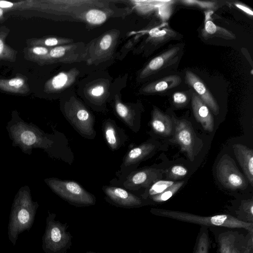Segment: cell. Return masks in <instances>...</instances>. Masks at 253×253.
Wrapping results in <instances>:
<instances>
[{"label": "cell", "instance_id": "1", "mask_svg": "<svg viewBox=\"0 0 253 253\" xmlns=\"http://www.w3.org/2000/svg\"><path fill=\"white\" fill-rule=\"evenodd\" d=\"M155 215L205 226L224 227L229 228H243L253 233L252 222L244 221L229 214L200 216L190 213L164 209H152Z\"/></svg>", "mask_w": 253, "mask_h": 253}, {"label": "cell", "instance_id": "2", "mask_svg": "<svg viewBox=\"0 0 253 253\" xmlns=\"http://www.w3.org/2000/svg\"><path fill=\"white\" fill-rule=\"evenodd\" d=\"M62 111L64 117L81 136L90 140L95 137V117L78 98L72 96L64 101Z\"/></svg>", "mask_w": 253, "mask_h": 253}, {"label": "cell", "instance_id": "3", "mask_svg": "<svg viewBox=\"0 0 253 253\" xmlns=\"http://www.w3.org/2000/svg\"><path fill=\"white\" fill-rule=\"evenodd\" d=\"M56 214L48 212L46 226L42 237V249L44 253H66L70 249L72 235L67 231V223L55 219Z\"/></svg>", "mask_w": 253, "mask_h": 253}, {"label": "cell", "instance_id": "4", "mask_svg": "<svg viewBox=\"0 0 253 253\" xmlns=\"http://www.w3.org/2000/svg\"><path fill=\"white\" fill-rule=\"evenodd\" d=\"M37 205L29 201H18L13 206L9 216L7 227L8 238L15 246L19 235L29 230L35 221Z\"/></svg>", "mask_w": 253, "mask_h": 253}, {"label": "cell", "instance_id": "5", "mask_svg": "<svg viewBox=\"0 0 253 253\" xmlns=\"http://www.w3.org/2000/svg\"><path fill=\"white\" fill-rule=\"evenodd\" d=\"M48 183L54 192L72 206L84 207L96 204L95 196L76 181L52 178Z\"/></svg>", "mask_w": 253, "mask_h": 253}, {"label": "cell", "instance_id": "6", "mask_svg": "<svg viewBox=\"0 0 253 253\" xmlns=\"http://www.w3.org/2000/svg\"><path fill=\"white\" fill-rule=\"evenodd\" d=\"M120 32L113 29L106 32L94 40L86 48L85 59L90 65L97 64L109 59L113 55Z\"/></svg>", "mask_w": 253, "mask_h": 253}, {"label": "cell", "instance_id": "7", "mask_svg": "<svg viewBox=\"0 0 253 253\" xmlns=\"http://www.w3.org/2000/svg\"><path fill=\"white\" fill-rule=\"evenodd\" d=\"M216 173L219 181L228 189L244 190L247 187V181L239 170L234 160L227 154L223 155L219 160Z\"/></svg>", "mask_w": 253, "mask_h": 253}, {"label": "cell", "instance_id": "8", "mask_svg": "<svg viewBox=\"0 0 253 253\" xmlns=\"http://www.w3.org/2000/svg\"><path fill=\"white\" fill-rule=\"evenodd\" d=\"M84 43H71L51 48L48 54L39 61L41 63H73L85 59L86 48Z\"/></svg>", "mask_w": 253, "mask_h": 253}, {"label": "cell", "instance_id": "9", "mask_svg": "<svg viewBox=\"0 0 253 253\" xmlns=\"http://www.w3.org/2000/svg\"><path fill=\"white\" fill-rule=\"evenodd\" d=\"M165 171L151 167L135 169L129 173L122 181L126 189L135 191L141 188L149 187L156 181L161 180Z\"/></svg>", "mask_w": 253, "mask_h": 253}, {"label": "cell", "instance_id": "10", "mask_svg": "<svg viewBox=\"0 0 253 253\" xmlns=\"http://www.w3.org/2000/svg\"><path fill=\"white\" fill-rule=\"evenodd\" d=\"M155 149V144L146 142L129 149L120 166L118 173L119 180L122 182L129 173L135 170L139 163L148 158Z\"/></svg>", "mask_w": 253, "mask_h": 253}, {"label": "cell", "instance_id": "11", "mask_svg": "<svg viewBox=\"0 0 253 253\" xmlns=\"http://www.w3.org/2000/svg\"><path fill=\"white\" fill-rule=\"evenodd\" d=\"M102 189L105 200L114 206L126 208H136L145 205L146 200L121 187L105 185Z\"/></svg>", "mask_w": 253, "mask_h": 253}, {"label": "cell", "instance_id": "12", "mask_svg": "<svg viewBox=\"0 0 253 253\" xmlns=\"http://www.w3.org/2000/svg\"><path fill=\"white\" fill-rule=\"evenodd\" d=\"M175 133L172 142L180 146L181 150L186 153L190 160L193 162L195 159V138L191 124L185 120L174 119Z\"/></svg>", "mask_w": 253, "mask_h": 253}, {"label": "cell", "instance_id": "13", "mask_svg": "<svg viewBox=\"0 0 253 253\" xmlns=\"http://www.w3.org/2000/svg\"><path fill=\"white\" fill-rule=\"evenodd\" d=\"M114 108L116 115L122 122L132 131H138L140 112L136 105L123 102L120 96L116 94Z\"/></svg>", "mask_w": 253, "mask_h": 253}, {"label": "cell", "instance_id": "14", "mask_svg": "<svg viewBox=\"0 0 253 253\" xmlns=\"http://www.w3.org/2000/svg\"><path fill=\"white\" fill-rule=\"evenodd\" d=\"M248 241V235L237 231H228L220 233L218 236L220 253H244Z\"/></svg>", "mask_w": 253, "mask_h": 253}, {"label": "cell", "instance_id": "15", "mask_svg": "<svg viewBox=\"0 0 253 253\" xmlns=\"http://www.w3.org/2000/svg\"><path fill=\"white\" fill-rule=\"evenodd\" d=\"M102 129L104 139L112 151L119 150L128 140L125 131L120 127L114 120L110 118L104 121Z\"/></svg>", "mask_w": 253, "mask_h": 253}, {"label": "cell", "instance_id": "16", "mask_svg": "<svg viewBox=\"0 0 253 253\" xmlns=\"http://www.w3.org/2000/svg\"><path fill=\"white\" fill-rule=\"evenodd\" d=\"M79 74L77 68L59 73L45 83L44 91L48 93L62 91L75 83Z\"/></svg>", "mask_w": 253, "mask_h": 253}, {"label": "cell", "instance_id": "17", "mask_svg": "<svg viewBox=\"0 0 253 253\" xmlns=\"http://www.w3.org/2000/svg\"><path fill=\"white\" fill-rule=\"evenodd\" d=\"M185 79L187 83L195 90L202 101L215 115L219 113V106L215 99L201 80L191 71H187Z\"/></svg>", "mask_w": 253, "mask_h": 253}, {"label": "cell", "instance_id": "18", "mask_svg": "<svg viewBox=\"0 0 253 253\" xmlns=\"http://www.w3.org/2000/svg\"><path fill=\"white\" fill-rule=\"evenodd\" d=\"M108 84L98 81L86 88L85 96L90 104L96 110L103 111L108 96Z\"/></svg>", "mask_w": 253, "mask_h": 253}, {"label": "cell", "instance_id": "19", "mask_svg": "<svg viewBox=\"0 0 253 253\" xmlns=\"http://www.w3.org/2000/svg\"><path fill=\"white\" fill-rule=\"evenodd\" d=\"M192 107L196 120L205 130L212 132L214 129L213 118L208 106L195 93L192 96Z\"/></svg>", "mask_w": 253, "mask_h": 253}, {"label": "cell", "instance_id": "20", "mask_svg": "<svg viewBox=\"0 0 253 253\" xmlns=\"http://www.w3.org/2000/svg\"><path fill=\"white\" fill-rule=\"evenodd\" d=\"M234 154L252 186L253 184V150L246 146L236 144L233 146Z\"/></svg>", "mask_w": 253, "mask_h": 253}, {"label": "cell", "instance_id": "21", "mask_svg": "<svg viewBox=\"0 0 253 253\" xmlns=\"http://www.w3.org/2000/svg\"><path fill=\"white\" fill-rule=\"evenodd\" d=\"M178 50V47H173L152 59L141 70L139 76V78L144 79L160 70L167 63H169L170 60L174 58V56L176 54Z\"/></svg>", "mask_w": 253, "mask_h": 253}, {"label": "cell", "instance_id": "22", "mask_svg": "<svg viewBox=\"0 0 253 253\" xmlns=\"http://www.w3.org/2000/svg\"><path fill=\"white\" fill-rule=\"evenodd\" d=\"M150 125L153 131L156 134L169 136L172 130V122L167 115L162 113L157 108L154 107L152 111Z\"/></svg>", "mask_w": 253, "mask_h": 253}, {"label": "cell", "instance_id": "23", "mask_svg": "<svg viewBox=\"0 0 253 253\" xmlns=\"http://www.w3.org/2000/svg\"><path fill=\"white\" fill-rule=\"evenodd\" d=\"M181 81L178 76H167L147 84L143 88L142 91L147 93L162 92L176 86Z\"/></svg>", "mask_w": 253, "mask_h": 253}, {"label": "cell", "instance_id": "24", "mask_svg": "<svg viewBox=\"0 0 253 253\" xmlns=\"http://www.w3.org/2000/svg\"><path fill=\"white\" fill-rule=\"evenodd\" d=\"M0 89L5 91L17 93H25L29 90L25 80L19 77L7 80L0 79Z\"/></svg>", "mask_w": 253, "mask_h": 253}, {"label": "cell", "instance_id": "25", "mask_svg": "<svg viewBox=\"0 0 253 253\" xmlns=\"http://www.w3.org/2000/svg\"><path fill=\"white\" fill-rule=\"evenodd\" d=\"M109 12L99 8H89L84 12L81 17L83 20L92 25L104 23L108 18Z\"/></svg>", "mask_w": 253, "mask_h": 253}, {"label": "cell", "instance_id": "26", "mask_svg": "<svg viewBox=\"0 0 253 253\" xmlns=\"http://www.w3.org/2000/svg\"><path fill=\"white\" fill-rule=\"evenodd\" d=\"M174 183L175 182L172 180H159L146 188L141 197L144 199L147 200L151 196L162 193Z\"/></svg>", "mask_w": 253, "mask_h": 253}, {"label": "cell", "instance_id": "27", "mask_svg": "<svg viewBox=\"0 0 253 253\" xmlns=\"http://www.w3.org/2000/svg\"><path fill=\"white\" fill-rule=\"evenodd\" d=\"M73 40L71 39L58 37H49L35 40L33 44L35 46H41L47 48L71 43Z\"/></svg>", "mask_w": 253, "mask_h": 253}, {"label": "cell", "instance_id": "28", "mask_svg": "<svg viewBox=\"0 0 253 253\" xmlns=\"http://www.w3.org/2000/svg\"><path fill=\"white\" fill-rule=\"evenodd\" d=\"M210 247V240L208 228L203 226L198 235L194 253H209Z\"/></svg>", "mask_w": 253, "mask_h": 253}, {"label": "cell", "instance_id": "29", "mask_svg": "<svg viewBox=\"0 0 253 253\" xmlns=\"http://www.w3.org/2000/svg\"><path fill=\"white\" fill-rule=\"evenodd\" d=\"M184 183V181L176 182L162 193L151 196L149 198L157 203H161L166 201L178 191V190L183 185Z\"/></svg>", "mask_w": 253, "mask_h": 253}, {"label": "cell", "instance_id": "30", "mask_svg": "<svg viewBox=\"0 0 253 253\" xmlns=\"http://www.w3.org/2000/svg\"><path fill=\"white\" fill-rule=\"evenodd\" d=\"M205 32L210 35L216 34V36H226L233 37V35L229 31L222 28L219 27L215 25L211 21H207L205 25Z\"/></svg>", "mask_w": 253, "mask_h": 253}, {"label": "cell", "instance_id": "31", "mask_svg": "<svg viewBox=\"0 0 253 253\" xmlns=\"http://www.w3.org/2000/svg\"><path fill=\"white\" fill-rule=\"evenodd\" d=\"M187 169L180 165L172 166L167 171L168 178L171 180H177L185 176L187 173Z\"/></svg>", "mask_w": 253, "mask_h": 253}, {"label": "cell", "instance_id": "32", "mask_svg": "<svg viewBox=\"0 0 253 253\" xmlns=\"http://www.w3.org/2000/svg\"><path fill=\"white\" fill-rule=\"evenodd\" d=\"M50 48L41 46H34L29 48L28 53L30 56H32L33 59L40 61L48 54Z\"/></svg>", "mask_w": 253, "mask_h": 253}, {"label": "cell", "instance_id": "33", "mask_svg": "<svg viewBox=\"0 0 253 253\" xmlns=\"http://www.w3.org/2000/svg\"><path fill=\"white\" fill-rule=\"evenodd\" d=\"M12 49L5 44L3 39L0 36V60L12 59Z\"/></svg>", "mask_w": 253, "mask_h": 253}, {"label": "cell", "instance_id": "34", "mask_svg": "<svg viewBox=\"0 0 253 253\" xmlns=\"http://www.w3.org/2000/svg\"><path fill=\"white\" fill-rule=\"evenodd\" d=\"M22 141L26 145H32L36 142V137L35 134L30 131L23 132L21 135Z\"/></svg>", "mask_w": 253, "mask_h": 253}, {"label": "cell", "instance_id": "35", "mask_svg": "<svg viewBox=\"0 0 253 253\" xmlns=\"http://www.w3.org/2000/svg\"><path fill=\"white\" fill-rule=\"evenodd\" d=\"M173 100L174 103L176 104L182 105L186 102L187 97L183 93L177 92L173 94Z\"/></svg>", "mask_w": 253, "mask_h": 253}, {"label": "cell", "instance_id": "36", "mask_svg": "<svg viewBox=\"0 0 253 253\" xmlns=\"http://www.w3.org/2000/svg\"><path fill=\"white\" fill-rule=\"evenodd\" d=\"M243 209L244 211L250 217L252 220L253 216V201L252 200L245 202L243 204Z\"/></svg>", "mask_w": 253, "mask_h": 253}, {"label": "cell", "instance_id": "37", "mask_svg": "<svg viewBox=\"0 0 253 253\" xmlns=\"http://www.w3.org/2000/svg\"><path fill=\"white\" fill-rule=\"evenodd\" d=\"M244 253H253V233L248 234L247 244Z\"/></svg>", "mask_w": 253, "mask_h": 253}, {"label": "cell", "instance_id": "38", "mask_svg": "<svg viewBox=\"0 0 253 253\" xmlns=\"http://www.w3.org/2000/svg\"><path fill=\"white\" fill-rule=\"evenodd\" d=\"M235 4L238 8L242 10L244 12H246L247 14H248L251 16L253 15V11L250 8L247 7L246 6H245L242 4H239V3H235Z\"/></svg>", "mask_w": 253, "mask_h": 253}, {"label": "cell", "instance_id": "39", "mask_svg": "<svg viewBox=\"0 0 253 253\" xmlns=\"http://www.w3.org/2000/svg\"><path fill=\"white\" fill-rule=\"evenodd\" d=\"M3 10L2 9L0 8V17H1L3 15Z\"/></svg>", "mask_w": 253, "mask_h": 253}, {"label": "cell", "instance_id": "40", "mask_svg": "<svg viewBox=\"0 0 253 253\" xmlns=\"http://www.w3.org/2000/svg\"><path fill=\"white\" fill-rule=\"evenodd\" d=\"M84 253H100L95 252H93V251H87Z\"/></svg>", "mask_w": 253, "mask_h": 253}]
</instances>
